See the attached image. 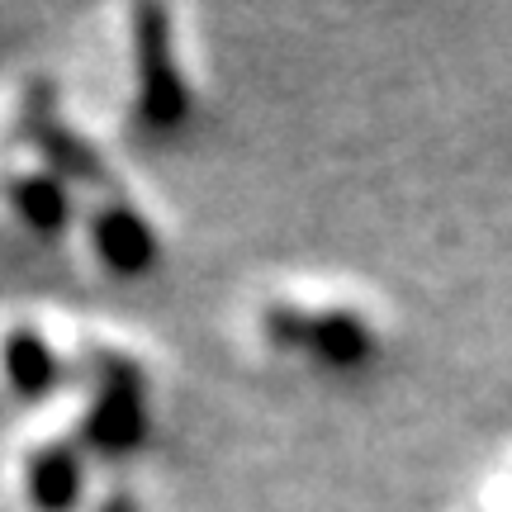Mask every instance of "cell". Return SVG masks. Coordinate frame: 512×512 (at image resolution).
Instances as JSON below:
<instances>
[{
  "label": "cell",
  "mask_w": 512,
  "mask_h": 512,
  "mask_svg": "<svg viewBox=\"0 0 512 512\" xmlns=\"http://www.w3.org/2000/svg\"><path fill=\"white\" fill-rule=\"evenodd\" d=\"M110 166V143L53 76L24 72L0 86V228L10 238L67 242L81 195Z\"/></svg>",
  "instance_id": "1"
},
{
  "label": "cell",
  "mask_w": 512,
  "mask_h": 512,
  "mask_svg": "<svg viewBox=\"0 0 512 512\" xmlns=\"http://www.w3.org/2000/svg\"><path fill=\"white\" fill-rule=\"evenodd\" d=\"M238 337L261 366L299 370L313 380H351L384 361L394 318L356 275L280 271L242 294Z\"/></svg>",
  "instance_id": "2"
},
{
  "label": "cell",
  "mask_w": 512,
  "mask_h": 512,
  "mask_svg": "<svg viewBox=\"0 0 512 512\" xmlns=\"http://www.w3.org/2000/svg\"><path fill=\"white\" fill-rule=\"evenodd\" d=\"M110 86L95 133L105 143H171L204 114V76L190 19L176 5H119L105 15Z\"/></svg>",
  "instance_id": "3"
},
{
  "label": "cell",
  "mask_w": 512,
  "mask_h": 512,
  "mask_svg": "<svg viewBox=\"0 0 512 512\" xmlns=\"http://www.w3.org/2000/svg\"><path fill=\"white\" fill-rule=\"evenodd\" d=\"M43 413H53L110 475H124L157 427V366L133 332L76 318L72 380Z\"/></svg>",
  "instance_id": "4"
},
{
  "label": "cell",
  "mask_w": 512,
  "mask_h": 512,
  "mask_svg": "<svg viewBox=\"0 0 512 512\" xmlns=\"http://www.w3.org/2000/svg\"><path fill=\"white\" fill-rule=\"evenodd\" d=\"M62 247L100 285H143L147 275L162 271L166 252H171V233H166L157 204L143 195V185L114 162L81 195Z\"/></svg>",
  "instance_id": "5"
},
{
  "label": "cell",
  "mask_w": 512,
  "mask_h": 512,
  "mask_svg": "<svg viewBox=\"0 0 512 512\" xmlns=\"http://www.w3.org/2000/svg\"><path fill=\"white\" fill-rule=\"evenodd\" d=\"M110 470L53 418L29 413L0 451V498L10 512H81Z\"/></svg>",
  "instance_id": "6"
},
{
  "label": "cell",
  "mask_w": 512,
  "mask_h": 512,
  "mask_svg": "<svg viewBox=\"0 0 512 512\" xmlns=\"http://www.w3.org/2000/svg\"><path fill=\"white\" fill-rule=\"evenodd\" d=\"M76 318L43 304H0V403L19 418L53 408L72 380Z\"/></svg>",
  "instance_id": "7"
},
{
  "label": "cell",
  "mask_w": 512,
  "mask_h": 512,
  "mask_svg": "<svg viewBox=\"0 0 512 512\" xmlns=\"http://www.w3.org/2000/svg\"><path fill=\"white\" fill-rule=\"evenodd\" d=\"M446 512H512V441H503L494 460L475 475V484Z\"/></svg>",
  "instance_id": "8"
},
{
  "label": "cell",
  "mask_w": 512,
  "mask_h": 512,
  "mask_svg": "<svg viewBox=\"0 0 512 512\" xmlns=\"http://www.w3.org/2000/svg\"><path fill=\"white\" fill-rule=\"evenodd\" d=\"M81 512H143V494H138V484L128 475H110Z\"/></svg>",
  "instance_id": "9"
}]
</instances>
